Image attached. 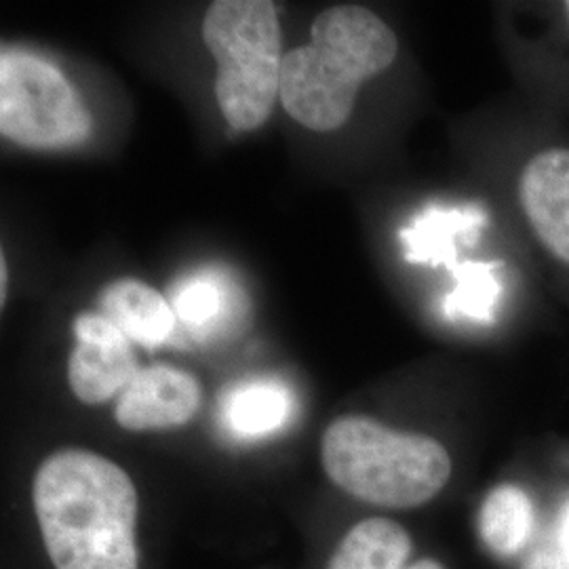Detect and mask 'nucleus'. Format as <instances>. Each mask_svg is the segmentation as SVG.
I'll use <instances>...</instances> for the list:
<instances>
[{
  "label": "nucleus",
  "instance_id": "19",
  "mask_svg": "<svg viewBox=\"0 0 569 569\" xmlns=\"http://www.w3.org/2000/svg\"><path fill=\"white\" fill-rule=\"evenodd\" d=\"M2 264H0V270H2V274H0V284H2V302H4V296H7V262H4V258L0 260Z\"/></svg>",
  "mask_w": 569,
  "mask_h": 569
},
{
  "label": "nucleus",
  "instance_id": "14",
  "mask_svg": "<svg viewBox=\"0 0 569 569\" xmlns=\"http://www.w3.org/2000/svg\"><path fill=\"white\" fill-rule=\"evenodd\" d=\"M411 538L390 519H367L342 538L327 569H406Z\"/></svg>",
  "mask_w": 569,
  "mask_h": 569
},
{
  "label": "nucleus",
  "instance_id": "20",
  "mask_svg": "<svg viewBox=\"0 0 569 569\" xmlns=\"http://www.w3.org/2000/svg\"><path fill=\"white\" fill-rule=\"evenodd\" d=\"M566 13H568V21H569V2H566Z\"/></svg>",
  "mask_w": 569,
  "mask_h": 569
},
{
  "label": "nucleus",
  "instance_id": "9",
  "mask_svg": "<svg viewBox=\"0 0 569 569\" xmlns=\"http://www.w3.org/2000/svg\"><path fill=\"white\" fill-rule=\"evenodd\" d=\"M100 310L112 326L138 345L154 348L167 342L176 312L163 296L136 279H119L100 293Z\"/></svg>",
  "mask_w": 569,
  "mask_h": 569
},
{
  "label": "nucleus",
  "instance_id": "8",
  "mask_svg": "<svg viewBox=\"0 0 569 569\" xmlns=\"http://www.w3.org/2000/svg\"><path fill=\"white\" fill-rule=\"evenodd\" d=\"M519 201L540 243L569 266V150L536 154L519 178Z\"/></svg>",
  "mask_w": 569,
  "mask_h": 569
},
{
  "label": "nucleus",
  "instance_id": "11",
  "mask_svg": "<svg viewBox=\"0 0 569 569\" xmlns=\"http://www.w3.org/2000/svg\"><path fill=\"white\" fill-rule=\"evenodd\" d=\"M293 397L279 380H247L230 388L222 401V418L230 435L262 439L291 418Z\"/></svg>",
  "mask_w": 569,
  "mask_h": 569
},
{
  "label": "nucleus",
  "instance_id": "16",
  "mask_svg": "<svg viewBox=\"0 0 569 569\" xmlns=\"http://www.w3.org/2000/svg\"><path fill=\"white\" fill-rule=\"evenodd\" d=\"M523 569H569V559L563 555L557 538H552L540 542L529 552Z\"/></svg>",
  "mask_w": 569,
  "mask_h": 569
},
{
  "label": "nucleus",
  "instance_id": "2",
  "mask_svg": "<svg viewBox=\"0 0 569 569\" xmlns=\"http://www.w3.org/2000/svg\"><path fill=\"white\" fill-rule=\"evenodd\" d=\"M395 32L366 7H331L310 26V42L284 53L281 103L312 131L340 129L352 114L361 84L397 60Z\"/></svg>",
  "mask_w": 569,
  "mask_h": 569
},
{
  "label": "nucleus",
  "instance_id": "10",
  "mask_svg": "<svg viewBox=\"0 0 569 569\" xmlns=\"http://www.w3.org/2000/svg\"><path fill=\"white\" fill-rule=\"evenodd\" d=\"M486 224L481 207H430L401 230V243L411 264H453L458 239Z\"/></svg>",
  "mask_w": 569,
  "mask_h": 569
},
{
  "label": "nucleus",
  "instance_id": "7",
  "mask_svg": "<svg viewBox=\"0 0 569 569\" xmlns=\"http://www.w3.org/2000/svg\"><path fill=\"white\" fill-rule=\"evenodd\" d=\"M201 406L194 376L171 366L143 367L124 388L114 418L124 430H163L182 427Z\"/></svg>",
  "mask_w": 569,
  "mask_h": 569
},
{
  "label": "nucleus",
  "instance_id": "6",
  "mask_svg": "<svg viewBox=\"0 0 569 569\" xmlns=\"http://www.w3.org/2000/svg\"><path fill=\"white\" fill-rule=\"evenodd\" d=\"M77 346L70 357L68 380L84 406H102L140 371L129 338L102 315L84 312L74 321Z\"/></svg>",
  "mask_w": 569,
  "mask_h": 569
},
{
  "label": "nucleus",
  "instance_id": "5",
  "mask_svg": "<svg viewBox=\"0 0 569 569\" xmlns=\"http://www.w3.org/2000/svg\"><path fill=\"white\" fill-rule=\"evenodd\" d=\"M0 131L28 150H70L91 138L93 119L60 70L20 49L0 56Z\"/></svg>",
  "mask_w": 569,
  "mask_h": 569
},
{
  "label": "nucleus",
  "instance_id": "4",
  "mask_svg": "<svg viewBox=\"0 0 569 569\" xmlns=\"http://www.w3.org/2000/svg\"><path fill=\"white\" fill-rule=\"evenodd\" d=\"M203 41L218 61L216 98L237 131L262 127L281 98V26L270 0H216Z\"/></svg>",
  "mask_w": 569,
  "mask_h": 569
},
{
  "label": "nucleus",
  "instance_id": "15",
  "mask_svg": "<svg viewBox=\"0 0 569 569\" xmlns=\"http://www.w3.org/2000/svg\"><path fill=\"white\" fill-rule=\"evenodd\" d=\"M496 270V262H467L456 268V287L446 300L449 319L491 321L502 289Z\"/></svg>",
  "mask_w": 569,
  "mask_h": 569
},
{
  "label": "nucleus",
  "instance_id": "12",
  "mask_svg": "<svg viewBox=\"0 0 569 569\" xmlns=\"http://www.w3.org/2000/svg\"><path fill=\"white\" fill-rule=\"evenodd\" d=\"M536 531V507L528 491L512 483L491 489L479 510V533L496 557L509 559L528 547Z\"/></svg>",
  "mask_w": 569,
  "mask_h": 569
},
{
  "label": "nucleus",
  "instance_id": "18",
  "mask_svg": "<svg viewBox=\"0 0 569 569\" xmlns=\"http://www.w3.org/2000/svg\"><path fill=\"white\" fill-rule=\"evenodd\" d=\"M406 569H446L439 561H435V559H418L416 563H411V566H407Z\"/></svg>",
  "mask_w": 569,
  "mask_h": 569
},
{
  "label": "nucleus",
  "instance_id": "1",
  "mask_svg": "<svg viewBox=\"0 0 569 569\" xmlns=\"http://www.w3.org/2000/svg\"><path fill=\"white\" fill-rule=\"evenodd\" d=\"M32 496L56 569H140L138 491L119 465L63 449L42 462Z\"/></svg>",
  "mask_w": 569,
  "mask_h": 569
},
{
  "label": "nucleus",
  "instance_id": "17",
  "mask_svg": "<svg viewBox=\"0 0 569 569\" xmlns=\"http://www.w3.org/2000/svg\"><path fill=\"white\" fill-rule=\"evenodd\" d=\"M557 542L563 550V555L569 559V500L563 505L561 515H559V523H557Z\"/></svg>",
  "mask_w": 569,
  "mask_h": 569
},
{
  "label": "nucleus",
  "instance_id": "13",
  "mask_svg": "<svg viewBox=\"0 0 569 569\" xmlns=\"http://www.w3.org/2000/svg\"><path fill=\"white\" fill-rule=\"evenodd\" d=\"M239 305L241 296L237 289L216 270L197 272L180 281L171 300L176 317L199 336L224 331L241 315Z\"/></svg>",
  "mask_w": 569,
  "mask_h": 569
},
{
  "label": "nucleus",
  "instance_id": "3",
  "mask_svg": "<svg viewBox=\"0 0 569 569\" xmlns=\"http://www.w3.org/2000/svg\"><path fill=\"white\" fill-rule=\"evenodd\" d=\"M323 467L346 493L385 509L422 507L451 477L448 449L437 439L361 416H346L327 428Z\"/></svg>",
  "mask_w": 569,
  "mask_h": 569
}]
</instances>
